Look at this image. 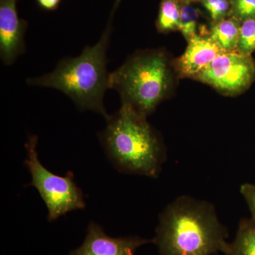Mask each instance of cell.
<instances>
[{
    "instance_id": "cell-6",
    "label": "cell",
    "mask_w": 255,
    "mask_h": 255,
    "mask_svg": "<svg viewBox=\"0 0 255 255\" xmlns=\"http://www.w3.org/2000/svg\"><path fill=\"white\" fill-rule=\"evenodd\" d=\"M255 77V63L251 55L235 50L221 53L194 78L232 95L246 90Z\"/></svg>"
},
{
    "instance_id": "cell-20",
    "label": "cell",
    "mask_w": 255,
    "mask_h": 255,
    "mask_svg": "<svg viewBox=\"0 0 255 255\" xmlns=\"http://www.w3.org/2000/svg\"><path fill=\"white\" fill-rule=\"evenodd\" d=\"M198 1V0H192V1ZM201 1V0H200Z\"/></svg>"
},
{
    "instance_id": "cell-2",
    "label": "cell",
    "mask_w": 255,
    "mask_h": 255,
    "mask_svg": "<svg viewBox=\"0 0 255 255\" xmlns=\"http://www.w3.org/2000/svg\"><path fill=\"white\" fill-rule=\"evenodd\" d=\"M119 2L120 0H116L105 29L95 45L85 47L75 58L60 60L49 73L28 78L26 83L59 90L70 97L79 110L92 111L107 120L110 115L104 105V97L110 89V76L107 68V53Z\"/></svg>"
},
{
    "instance_id": "cell-1",
    "label": "cell",
    "mask_w": 255,
    "mask_h": 255,
    "mask_svg": "<svg viewBox=\"0 0 255 255\" xmlns=\"http://www.w3.org/2000/svg\"><path fill=\"white\" fill-rule=\"evenodd\" d=\"M228 237L214 206L181 196L159 216L153 240L159 255H213L226 253Z\"/></svg>"
},
{
    "instance_id": "cell-8",
    "label": "cell",
    "mask_w": 255,
    "mask_h": 255,
    "mask_svg": "<svg viewBox=\"0 0 255 255\" xmlns=\"http://www.w3.org/2000/svg\"><path fill=\"white\" fill-rule=\"evenodd\" d=\"M152 243L154 240L138 236L112 238L98 224L90 222L84 243L70 255H135L137 248Z\"/></svg>"
},
{
    "instance_id": "cell-3",
    "label": "cell",
    "mask_w": 255,
    "mask_h": 255,
    "mask_svg": "<svg viewBox=\"0 0 255 255\" xmlns=\"http://www.w3.org/2000/svg\"><path fill=\"white\" fill-rule=\"evenodd\" d=\"M107 122L100 139L114 167L124 173L157 177L165 158L162 144L146 117L122 103Z\"/></svg>"
},
{
    "instance_id": "cell-14",
    "label": "cell",
    "mask_w": 255,
    "mask_h": 255,
    "mask_svg": "<svg viewBox=\"0 0 255 255\" xmlns=\"http://www.w3.org/2000/svg\"><path fill=\"white\" fill-rule=\"evenodd\" d=\"M255 50V18L241 22L237 51L251 55Z\"/></svg>"
},
{
    "instance_id": "cell-11",
    "label": "cell",
    "mask_w": 255,
    "mask_h": 255,
    "mask_svg": "<svg viewBox=\"0 0 255 255\" xmlns=\"http://www.w3.org/2000/svg\"><path fill=\"white\" fill-rule=\"evenodd\" d=\"M224 255H255V221L252 218L240 221L236 237Z\"/></svg>"
},
{
    "instance_id": "cell-9",
    "label": "cell",
    "mask_w": 255,
    "mask_h": 255,
    "mask_svg": "<svg viewBox=\"0 0 255 255\" xmlns=\"http://www.w3.org/2000/svg\"><path fill=\"white\" fill-rule=\"evenodd\" d=\"M184 54L177 60L179 73L194 78L224 51L211 38L195 35L189 39Z\"/></svg>"
},
{
    "instance_id": "cell-18",
    "label": "cell",
    "mask_w": 255,
    "mask_h": 255,
    "mask_svg": "<svg viewBox=\"0 0 255 255\" xmlns=\"http://www.w3.org/2000/svg\"><path fill=\"white\" fill-rule=\"evenodd\" d=\"M38 5L43 9L53 11L58 7L60 0H36Z\"/></svg>"
},
{
    "instance_id": "cell-10",
    "label": "cell",
    "mask_w": 255,
    "mask_h": 255,
    "mask_svg": "<svg viewBox=\"0 0 255 255\" xmlns=\"http://www.w3.org/2000/svg\"><path fill=\"white\" fill-rule=\"evenodd\" d=\"M241 22L232 16L215 22L210 36L224 52L237 50Z\"/></svg>"
},
{
    "instance_id": "cell-13",
    "label": "cell",
    "mask_w": 255,
    "mask_h": 255,
    "mask_svg": "<svg viewBox=\"0 0 255 255\" xmlns=\"http://www.w3.org/2000/svg\"><path fill=\"white\" fill-rule=\"evenodd\" d=\"M199 17V10L191 6L190 3H182L179 30L187 41L196 35V25Z\"/></svg>"
},
{
    "instance_id": "cell-7",
    "label": "cell",
    "mask_w": 255,
    "mask_h": 255,
    "mask_svg": "<svg viewBox=\"0 0 255 255\" xmlns=\"http://www.w3.org/2000/svg\"><path fill=\"white\" fill-rule=\"evenodd\" d=\"M27 26L18 17L16 0H0V57L5 65L14 63L26 50Z\"/></svg>"
},
{
    "instance_id": "cell-12",
    "label": "cell",
    "mask_w": 255,
    "mask_h": 255,
    "mask_svg": "<svg viewBox=\"0 0 255 255\" xmlns=\"http://www.w3.org/2000/svg\"><path fill=\"white\" fill-rule=\"evenodd\" d=\"M181 5L178 0H162L156 21L159 31L165 33L179 30Z\"/></svg>"
},
{
    "instance_id": "cell-19",
    "label": "cell",
    "mask_w": 255,
    "mask_h": 255,
    "mask_svg": "<svg viewBox=\"0 0 255 255\" xmlns=\"http://www.w3.org/2000/svg\"><path fill=\"white\" fill-rule=\"evenodd\" d=\"M180 3H191L192 0H178Z\"/></svg>"
},
{
    "instance_id": "cell-17",
    "label": "cell",
    "mask_w": 255,
    "mask_h": 255,
    "mask_svg": "<svg viewBox=\"0 0 255 255\" xmlns=\"http://www.w3.org/2000/svg\"><path fill=\"white\" fill-rule=\"evenodd\" d=\"M242 196L244 198L252 215V219L255 221V184H243L241 187Z\"/></svg>"
},
{
    "instance_id": "cell-5",
    "label": "cell",
    "mask_w": 255,
    "mask_h": 255,
    "mask_svg": "<svg viewBox=\"0 0 255 255\" xmlns=\"http://www.w3.org/2000/svg\"><path fill=\"white\" fill-rule=\"evenodd\" d=\"M38 137L29 135L25 144V164L31 176L30 185L36 188L48 209V220L55 221L70 211L85 207L83 193L74 181L73 172L59 176L52 173L40 162L37 153Z\"/></svg>"
},
{
    "instance_id": "cell-16",
    "label": "cell",
    "mask_w": 255,
    "mask_h": 255,
    "mask_svg": "<svg viewBox=\"0 0 255 255\" xmlns=\"http://www.w3.org/2000/svg\"><path fill=\"white\" fill-rule=\"evenodd\" d=\"M231 4L230 16L240 22L255 18V0H231Z\"/></svg>"
},
{
    "instance_id": "cell-4",
    "label": "cell",
    "mask_w": 255,
    "mask_h": 255,
    "mask_svg": "<svg viewBox=\"0 0 255 255\" xmlns=\"http://www.w3.org/2000/svg\"><path fill=\"white\" fill-rule=\"evenodd\" d=\"M170 73L163 53H138L110 73V89L122 96V103L131 106L147 117L152 113L168 91Z\"/></svg>"
},
{
    "instance_id": "cell-15",
    "label": "cell",
    "mask_w": 255,
    "mask_h": 255,
    "mask_svg": "<svg viewBox=\"0 0 255 255\" xmlns=\"http://www.w3.org/2000/svg\"><path fill=\"white\" fill-rule=\"evenodd\" d=\"M201 1L214 22L230 16L231 0H201Z\"/></svg>"
}]
</instances>
